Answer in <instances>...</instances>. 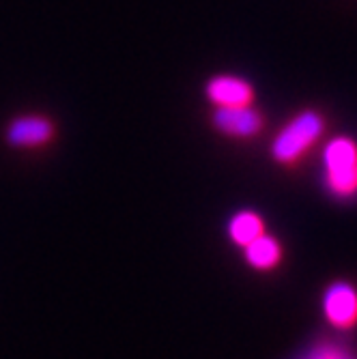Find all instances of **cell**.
<instances>
[{
  "instance_id": "cell-8",
  "label": "cell",
  "mask_w": 357,
  "mask_h": 359,
  "mask_svg": "<svg viewBox=\"0 0 357 359\" xmlns=\"http://www.w3.org/2000/svg\"><path fill=\"white\" fill-rule=\"evenodd\" d=\"M263 233H265V219L250 209L235 213L229 222V237L239 248H245Z\"/></svg>"
},
{
  "instance_id": "cell-5",
  "label": "cell",
  "mask_w": 357,
  "mask_h": 359,
  "mask_svg": "<svg viewBox=\"0 0 357 359\" xmlns=\"http://www.w3.org/2000/svg\"><path fill=\"white\" fill-rule=\"evenodd\" d=\"M213 127L220 134L229 138H254L263 132V114L252 106H237V108H215Z\"/></svg>"
},
{
  "instance_id": "cell-3",
  "label": "cell",
  "mask_w": 357,
  "mask_h": 359,
  "mask_svg": "<svg viewBox=\"0 0 357 359\" xmlns=\"http://www.w3.org/2000/svg\"><path fill=\"white\" fill-rule=\"evenodd\" d=\"M323 316L336 330L357 325V288L351 282H334L323 292Z\"/></svg>"
},
{
  "instance_id": "cell-1",
  "label": "cell",
  "mask_w": 357,
  "mask_h": 359,
  "mask_svg": "<svg viewBox=\"0 0 357 359\" xmlns=\"http://www.w3.org/2000/svg\"><path fill=\"white\" fill-rule=\"evenodd\" d=\"M325 132V121L314 110H304L290 118L271 142V157L278 164H295Z\"/></svg>"
},
{
  "instance_id": "cell-6",
  "label": "cell",
  "mask_w": 357,
  "mask_h": 359,
  "mask_svg": "<svg viewBox=\"0 0 357 359\" xmlns=\"http://www.w3.org/2000/svg\"><path fill=\"white\" fill-rule=\"evenodd\" d=\"M205 95L213 108H237L254 104V86L245 78L233 74L213 76L205 86Z\"/></svg>"
},
{
  "instance_id": "cell-7",
  "label": "cell",
  "mask_w": 357,
  "mask_h": 359,
  "mask_svg": "<svg viewBox=\"0 0 357 359\" xmlns=\"http://www.w3.org/2000/svg\"><path fill=\"white\" fill-rule=\"evenodd\" d=\"M245 263L256 269V271H269L280 265L282 260V245L276 237L263 233L261 237H256L252 243L243 248Z\"/></svg>"
},
{
  "instance_id": "cell-2",
  "label": "cell",
  "mask_w": 357,
  "mask_h": 359,
  "mask_svg": "<svg viewBox=\"0 0 357 359\" xmlns=\"http://www.w3.org/2000/svg\"><path fill=\"white\" fill-rule=\"evenodd\" d=\"M323 170L325 187L336 198L357 196V142L346 136L330 140L323 149Z\"/></svg>"
},
{
  "instance_id": "cell-4",
  "label": "cell",
  "mask_w": 357,
  "mask_h": 359,
  "mask_svg": "<svg viewBox=\"0 0 357 359\" xmlns=\"http://www.w3.org/2000/svg\"><path fill=\"white\" fill-rule=\"evenodd\" d=\"M56 134L54 123L43 114H22L7 125V142L15 149H37L52 142Z\"/></svg>"
}]
</instances>
